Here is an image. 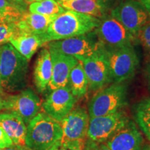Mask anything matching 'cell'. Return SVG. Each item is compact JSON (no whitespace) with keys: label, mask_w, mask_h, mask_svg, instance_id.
<instances>
[{"label":"cell","mask_w":150,"mask_h":150,"mask_svg":"<svg viewBox=\"0 0 150 150\" xmlns=\"http://www.w3.org/2000/svg\"><path fill=\"white\" fill-rule=\"evenodd\" d=\"M59 4L63 3V2H67V1H74V0H56Z\"/></svg>","instance_id":"8d00e7d4"},{"label":"cell","mask_w":150,"mask_h":150,"mask_svg":"<svg viewBox=\"0 0 150 150\" xmlns=\"http://www.w3.org/2000/svg\"><path fill=\"white\" fill-rule=\"evenodd\" d=\"M104 143L110 150H142L144 139L136 122L130 120Z\"/></svg>","instance_id":"5bb4252c"},{"label":"cell","mask_w":150,"mask_h":150,"mask_svg":"<svg viewBox=\"0 0 150 150\" xmlns=\"http://www.w3.org/2000/svg\"><path fill=\"white\" fill-rule=\"evenodd\" d=\"M83 150H110L104 142H97L86 139Z\"/></svg>","instance_id":"83f0119b"},{"label":"cell","mask_w":150,"mask_h":150,"mask_svg":"<svg viewBox=\"0 0 150 150\" xmlns=\"http://www.w3.org/2000/svg\"><path fill=\"white\" fill-rule=\"evenodd\" d=\"M48 50L52 61V76L47 89L52 91L67 86L71 70L79 61L73 56L65 55L53 50Z\"/></svg>","instance_id":"9a60e30c"},{"label":"cell","mask_w":150,"mask_h":150,"mask_svg":"<svg viewBox=\"0 0 150 150\" xmlns=\"http://www.w3.org/2000/svg\"><path fill=\"white\" fill-rule=\"evenodd\" d=\"M137 40L139 41L144 50L150 56V22L140 29Z\"/></svg>","instance_id":"4316f807"},{"label":"cell","mask_w":150,"mask_h":150,"mask_svg":"<svg viewBox=\"0 0 150 150\" xmlns=\"http://www.w3.org/2000/svg\"><path fill=\"white\" fill-rule=\"evenodd\" d=\"M94 31L102 44L112 47L134 46L136 41L122 24L110 14L101 19L100 24Z\"/></svg>","instance_id":"9c48e42d"},{"label":"cell","mask_w":150,"mask_h":150,"mask_svg":"<svg viewBox=\"0 0 150 150\" xmlns=\"http://www.w3.org/2000/svg\"><path fill=\"white\" fill-rule=\"evenodd\" d=\"M110 15L120 22L136 40L140 29L150 19L145 7L137 0L122 1L112 9Z\"/></svg>","instance_id":"52a82bcc"},{"label":"cell","mask_w":150,"mask_h":150,"mask_svg":"<svg viewBox=\"0 0 150 150\" xmlns=\"http://www.w3.org/2000/svg\"><path fill=\"white\" fill-rule=\"evenodd\" d=\"M56 17L27 12L16 24L21 32L42 35L46 33L49 26Z\"/></svg>","instance_id":"d6986e66"},{"label":"cell","mask_w":150,"mask_h":150,"mask_svg":"<svg viewBox=\"0 0 150 150\" xmlns=\"http://www.w3.org/2000/svg\"><path fill=\"white\" fill-rule=\"evenodd\" d=\"M76 99L67 86L59 88L46 97L41 104V108L47 115L61 122L62 120L75 107Z\"/></svg>","instance_id":"8fae6325"},{"label":"cell","mask_w":150,"mask_h":150,"mask_svg":"<svg viewBox=\"0 0 150 150\" xmlns=\"http://www.w3.org/2000/svg\"><path fill=\"white\" fill-rule=\"evenodd\" d=\"M52 76V61L50 50L44 48L38 56L33 71V80L39 93L47 89Z\"/></svg>","instance_id":"ac0fdd59"},{"label":"cell","mask_w":150,"mask_h":150,"mask_svg":"<svg viewBox=\"0 0 150 150\" xmlns=\"http://www.w3.org/2000/svg\"><path fill=\"white\" fill-rule=\"evenodd\" d=\"M8 23H13L9 21L8 18L6 17L4 15L0 13V24H8Z\"/></svg>","instance_id":"836d02e7"},{"label":"cell","mask_w":150,"mask_h":150,"mask_svg":"<svg viewBox=\"0 0 150 150\" xmlns=\"http://www.w3.org/2000/svg\"><path fill=\"white\" fill-rule=\"evenodd\" d=\"M28 61L9 43L0 46V80L2 91L16 93L27 85Z\"/></svg>","instance_id":"7a4b0ae2"},{"label":"cell","mask_w":150,"mask_h":150,"mask_svg":"<svg viewBox=\"0 0 150 150\" xmlns=\"http://www.w3.org/2000/svg\"><path fill=\"white\" fill-rule=\"evenodd\" d=\"M67 86L76 99L83 98L88 91V81L79 61L71 70Z\"/></svg>","instance_id":"44dd1931"},{"label":"cell","mask_w":150,"mask_h":150,"mask_svg":"<svg viewBox=\"0 0 150 150\" xmlns=\"http://www.w3.org/2000/svg\"><path fill=\"white\" fill-rule=\"evenodd\" d=\"M61 123L44 112H39L27 126L26 147L29 150H49L61 139Z\"/></svg>","instance_id":"277c9868"},{"label":"cell","mask_w":150,"mask_h":150,"mask_svg":"<svg viewBox=\"0 0 150 150\" xmlns=\"http://www.w3.org/2000/svg\"><path fill=\"white\" fill-rule=\"evenodd\" d=\"M142 150H150V145H144Z\"/></svg>","instance_id":"74e56055"},{"label":"cell","mask_w":150,"mask_h":150,"mask_svg":"<svg viewBox=\"0 0 150 150\" xmlns=\"http://www.w3.org/2000/svg\"><path fill=\"white\" fill-rule=\"evenodd\" d=\"M100 47V46H99ZM88 81V91L97 92L111 83L109 71L100 50L81 61Z\"/></svg>","instance_id":"4fadbf2b"},{"label":"cell","mask_w":150,"mask_h":150,"mask_svg":"<svg viewBox=\"0 0 150 150\" xmlns=\"http://www.w3.org/2000/svg\"><path fill=\"white\" fill-rule=\"evenodd\" d=\"M27 4H31L33 2H35V1H42V0H24Z\"/></svg>","instance_id":"d590c367"},{"label":"cell","mask_w":150,"mask_h":150,"mask_svg":"<svg viewBox=\"0 0 150 150\" xmlns=\"http://www.w3.org/2000/svg\"><path fill=\"white\" fill-rule=\"evenodd\" d=\"M145 76L147 81V85L149 91L150 92V61H148L145 65Z\"/></svg>","instance_id":"f546056e"},{"label":"cell","mask_w":150,"mask_h":150,"mask_svg":"<svg viewBox=\"0 0 150 150\" xmlns=\"http://www.w3.org/2000/svg\"><path fill=\"white\" fill-rule=\"evenodd\" d=\"M18 31L16 23L0 24V45L8 42Z\"/></svg>","instance_id":"d4e9b609"},{"label":"cell","mask_w":150,"mask_h":150,"mask_svg":"<svg viewBox=\"0 0 150 150\" xmlns=\"http://www.w3.org/2000/svg\"><path fill=\"white\" fill-rule=\"evenodd\" d=\"M13 145L12 140L10 139L8 135L3 130V129L0 127V149H4L11 147Z\"/></svg>","instance_id":"f1b7e54d"},{"label":"cell","mask_w":150,"mask_h":150,"mask_svg":"<svg viewBox=\"0 0 150 150\" xmlns=\"http://www.w3.org/2000/svg\"><path fill=\"white\" fill-rule=\"evenodd\" d=\"M0 127L14 145L26 147L27 125L20 116L12 112H0Z\"/></svg>","instance_id":"e0dca14e"},{"label":"cell","mask_w":150,"mask_h":150,"mask_svg":"<svg viewBox=\"0 0 150 150\" xmlns=\"http://www.w3.org/2000/svg\"><path fill=\"white\" fill-rule=\"evenodd\" d=\"M129 120L128 115L123 110L108 115L91 117L87 139L97 142H106Z\"/></svg>","instance_id":"ba28073f"},{"label":"cell","mask_w":150,"mask_h":150,"mask_svg":"<svg viewBox=\"0 0 150 150\" xmlns=\"http://www.w3.org/2000/svg\"><path fill=\"white\" fill-rule=\"evenodd\" d=\"M9 42L28 61L38 48L45 45L42 35L30 34L20 31L11 39Z\"/></svg>","instance_id":"ffe728a7"},{"label":"cell","mask_w":150,"mask_h":150,"mask_svg":"<svg viewBox=\"0 0 150 150\" xmlns=\"http://www.w3.org/2000/svg\"><path fill=\"white\" fill-rule=\"evenodd\" d=\"M111 83H122L133 78L139 66V59L134 46L112 47L100 42Z\"/></svg>","instance_id":"3957f363"},{"label":"cell","mask_w":150,"mask_h":150,"mask_svg":"<svg viewBox=\"0 0 150 150\" xmlns=\"http://www.w3.org/2000/svg\"><path fill=\"white\" fill-rule=\"evenodd\" d=\"M90 117L85 108L81 106L74 107L61 123L63 141H83L87 138Z\"/></svg>","instance_id":"7c38bea8"},{"label":"cell","mask_w":150,"mask_h":150,"mask_svg":"<svg viewBox=\"0 0 150 150\" xmlns=\"http://www.w3.org/2000/svg\"><path fill=\"white\" fill-rule=\"evenodd\" d=\"M47 48L73 56L78 61L89 57L99 50L100 42L94 30L91 32L47 43Z\"/></svg>","instance_id":"8992f818"},{"label":"cell","mask_w":150,"mask_h":150,"mask_svg":"<svg viewBox=\"0 0 150 150\" xmlns=\"http://www.w3.org/2000/svg\"><path fill=\"white\" fill-rule=\"evenodd\" d=\"M66 11L56 0H42L30 4L29 13L47 16H57Z\"/></svg>","instance_id":"603a6c76"},{"label":"cell","mask_w":150,"mask_h":150,"mask_svg":"<svg viewBox=\"0 0 150 150\" xmlns=\"http://www.w3.org/2000/svg\"><path fill=\"white\" fill-rule=\"evenodd\" d=\"M141 4L145 7L146 11H147L148 14L150 16V0H137Z\"/></svg>","instance_id":"1f68e13d"},{"label":"cell","mask_w":150,"mask_h":150,"mask_svg":"<svg viewBox=\"0 0 150 150\" xmlns=\"http://www.w3.org/2000/svg\"><path fill=\"white\" fill-rule=\"evenodd\" d=\"M100 24V19L76 11L66 10L59 15L42 35L45 45L93 31Z\"/></svg>","instance_id":"6da1fadb"},{"label":"cell","mask_w":150,"mask_h":150,"mask_svg":"<svg viewBox=\"0 0 150 150\" xmlns=\"http://www.w3.org/2000/svg\"><path fill=\"white\" fill-rule=\"evenodd\" d=\"M40 99L31 89L22 91L4 99V110L13 112L27 125L40 112Z\"/></svg>","instance_id":"30bf717a"},{"label":"cell","mask_w":150,"mask_h":150,"mask_svg":"<svg viewBox=\"0 0 150 150\" xmlns=\"http://www.w3.org/2000/svg\"><path fill=\"white\" fill-rule=\"evenodd\" d=\"M11 3H13L17 6L19 7L20 8H21L22 10L24 11H27V4L24 1V0H8Z\"/></svg>","instance_id":"4dcf8cb0"},{"label":"cell","mask_w":150,"mask_h":150,"mask_svg":"<svg viewBox=\"0 0 150 150\" xmlns=\"http://www.w3.org/2000/svg\"><path fill=\"white\" fill-rule=\"evenodd\" d=\"M0 150H29V149L26 147H20V146L13 145V146H11V147L4 148V149H0Z\"/></svg>","instance_id":"d6a6232c"},{"label":"cell","mask_w":150,"mask_h":150,"mask_svg":"<svg viewBox=\"0 0 150 150\" xmlns=\"http://www.w3.org/2000/svg\"><path fill=\"white\" fill-rule=\"evenodd\" d=\"M4 110V99L0 96V110Z\"/></svg>","instance_id":"e575fe53"},{"label":"cell","mask_w":150,"mask_h":150,"mask_svg":"<svg viewBox=\"0 0 150 150\" xmlns=\"http://www.w3.org/2000/svg\"><path fill=\"white\" fill-rule=\"evenodd\" d=\"M115 1L116 0H74L59 4L66 10L89 15L101 20L115 6Z\"/></svg>","instance_id":"2e32d148"},{"label":"cell","mask_w":150,"mask_h":150,"mask_svg":"<svg viewBox=\"0 0 150 150\" xmlns=\"http://www.w3.org/2000/svg\"><path fill=\"white\" fill-rule=\"evenodd\" d=\"M27 11H24L8 0H0V13L6 17L9 21L17 23Z\"/></svg>","instance_id":"cb8c5ba5"},{"label":"cell","mask_w":150,"mask_h":150,"mask_svg":"<svg viewBox=\"0 0 150 150\" xmlns=\"http://www.w3.org/2000/svg\"><path fill=\"white\" fill-rule=\"evenodd\" d=\"M128 86L125 82L113 83L97 91L88 104L90 118L114 113L127 104Z\"/></svg>","instance_id":"5b68a950"},{"label":"cell","mask_w":150,"mask_h":150,"mask_svg":"<svg viewBox=\"0 0 150 150\" xmlns=\"http://www.w3.org/2000/svg\"><path fill=\"white\" fill-rule=\"evenodd\" d=\"M4 93V91H2V88H1V80H0V95H2Z\"/></svg>","instance_id":"f35d334b"},{"label":"cell","mask_w":150,"mask_h":150,"mask_svg":"<svg viewBox=\"0 0 150 150\" xmlns=\"http://www.w3.org/2000/svg\"><path fill=\"white\" fill-rule=\"evenodd\" d=\"M85 142L63 141L60 140L49 150H83Z\"/></svg>","instance_id":"484cf974"},{"label":"cell","mask_w":150,"mask_h":150,"mask_svg":"<svg viewBox=\"0 0 150 150\" xmlns=\"http://www.w3.org/2000/svg\"><path fill=\"white\" fill-rule=\"evenodd\" d=\"M135 122L150 141V97L140 99L134 106Z\"/></svg>","instance_id":"7402d4cb"}]
</instances>
